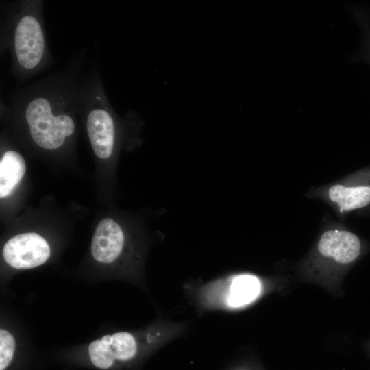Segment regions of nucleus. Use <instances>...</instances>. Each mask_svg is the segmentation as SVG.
<instances>
[{
  "mask_svg": "<svg viewBox=\"0 0 370 370\" xmlns=\"http://www.w3.org/2000/svg\"><path fill=\"white\" fill-rule=\"evenodd\" d=\"M30 134L36 144L46 149L62 145L66 136L73 134V119L64 114L54 116L49 101L38 97L31 101L25 111Z\"/></svg>",
  "mask_w": 370,
  "mask_h": 370,
  "instance_id": "obj_1",
  "label": "nucleus"
},
{
  "mask_svg": "<svg viewBox=\"0 0 370 370\" xmlns=\"http://www.w3.org/2000/svg\"><path fill=\"white\" fill-rule=\"evenodd\" d=\"M50 247L44 238L36 233L16 235L5 244L3 256L15 269H31L45 263L50 256Z\"/></svg>",
  "mask_w": 370,
  "mask_h": 370,
  "instance_id": "obj_2",
  "label": "nucleus"
},
{
  "mask_svg": "<svg viewBox=\"0 0 370 370\" xmlns=\"http://www.w3.org/2000/svg\"><path fill=\"white\" fill-rule=\"evenodd\" d=\"M88 352L95 367L107 369L116 360L126 361L134 358L137 352V343L131 333L119 332L93 341L90 343Z\"/></svg>",
  "mask_w": 370,
  "mask_h": 370,
  "instance_id": "obj_3",
  "label": "nucleus"
},
{
  "mask_svg": "<svg viewBox=\"0 0 370 370\" xmlns=\"http://www.w3.org/2000/svg\"><path fill=\"white\" fill-rule=\"evenodd\" d=\"M14 43L20 64L26 69L35 67L45 48L42 32L35 18L25 16L21 19L16 28Z\"/></svg>",
  "mask_w": 370,
  "mask_h": 370,
  "instance_id": "obj_4",
  "label": "nucleus"
},
{
  "mask_svg": "<svg viewBox=\"0 0 370 370\" xmlns=\"http://www.w3.org/2000/svg\"><path fill=\"white\" fill-rule=\"evenodd\" d=\"M317 249L323 257L349 264L360 256L362 243L357 235L346 230H330L320 237Z\"/></svg>",
  "mask_w": 370,
  "mask_h": 370,
  "instance_id": "obj_5",
  "label": "nucleus"
},
{
  "mask_svg": "<svg viewBox=\"0 0 370 370\" xmlns=\"http://www.w3.org/2000/svg\"><path fill=\"white\" fill-rule=\"evenodd\" d=\"M125 236L120 225L110 218H105L98 224L91 242V254L98 262L109 264L121 254Z\"/></svg>",
  "mask_w": 370,
  "mask_h": 370,
  "instance_id": "obj_6",
  "label": "nucleus"
},
{
  "mask_svg": "<svg viewBox=\"0 0 370 370\" xmlns=\"http://www.w3.org/2000/svg\"><path fill=\"white\" fill-rule=\"evenodd\" d=\"M87 131L95 154L101 158L110 156L114 145V129L112 117L105 110H92L87 119Z\"/></svg>",
  "mask_w": 370,
  "mask_h": 370,
  "instance_id": "obj_7",
  "label": "nucleus"
},
{
  "mask_svg": "<svg viewBox=\"0 0 370 370\" xmlns=\"http://www.w3.org/2000/svg\"><path fill=\"white\" fill-rule=\"evenodd\" d=\"M26 170L23 158L14 151H6L0 161V197L10 195L18 186Z\"/></svg>",
  "mask_w": 370,
  "mask_h": 370,
  "instance_id": "obj_8",
  "label": "nucleus"
},
{
  "mask_svg": "<svg viewBox=\"0 0 370 370\" xmlns=\"http://www.w3.org/2000/svg\"><path fill=\"white\" fill-rule=\"evenodd\" d=\"M260 289V282L256 277L251 275H238L231 283L229 305L239 307L248 304L258 296Z\"/></svg>",
  "mask_w": 370,
  "mask_h": 370,
  "instance_id": "obj_9",
  "label": "nucleus"
},
{
  "mask_svg": "<svg viewBox=\"0 0 370 370\" xmlns=\"http://www.w3.org/2000/svg\"><path fill=\"white\" fill-rule=\"evenodd\" d=\"M348 10L362 31V47L353 58L370 64V10L356 4H349Z\"/></svg>",
  "mask_w": 370,
  "mask_h": 370,
  "instance_id": "obj_10",
  "label": "nucleus"
},
{
  "mask_svg": "<svg viewBox=\"0 0 370 370\" xmlns=\"http://www.w3.org/2000/svg\"><path fill=\"white\" fill-rule=\"evenodd\" d=\"M15 349V339L8 330H0V370H5L11 363Z\"/></svg>",
  "mask_w": 370,
  "mask_h": 370,
  "instance_id": "obj_11",
  "label": "nucleus"
}]
</instances>
